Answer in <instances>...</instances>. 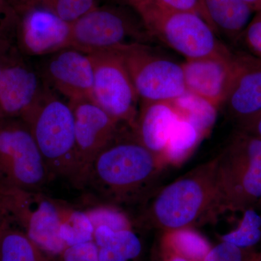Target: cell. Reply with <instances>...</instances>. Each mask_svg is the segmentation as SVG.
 <instances>
[{
	"label": "cell",
	"instance_id": "obj_1",
	"mask_svg": "<svg viewBox=\"0 0 261 261\" xmlns=\"http://www.w3.org/2000/svg\"><path fill=\"white\" fill-rule=\"evenodd\" d=\"M166 167L133 130H120L91 163L82 184L89 182L115 200H126L145 190Z\"/></svg>",
	"mask_w": 261,
	"mask_h": 261
},
{
	"label": "cell",
	"instance_id": "obj_2",
	"mask_svg": "<svg viewBox=\"0 0 261 261\" xmlns=\"http://www.w3.org/2000/svg\"><path fill=\"white\" fill-rule=\"evenodd\" d=\"M216 159V214L255 207L261 199V139L241 130Z\"/></svg>",
	"mask_w": 261,
	"mask_h": 261
},
{
	"label": "cell",
	"instance_id": "obj_3",
	"mask_svg": "<svg viewBox=\"0 0 261 261\" xmlns=\"http://www.w3.org/2000/svg\"><path fill=\"white\" fill-rule=\"evenodd\" d=\"M216 203L214 158L164 187L154 199L149 216L163 231L192 227L207 215L216 214Z\"/></svg>",
	"mask_w": 261,
	"mask_h": 261
},
{
	"label": "cell",
	"instance_id": "obj_4",
	"mask_svg": "<svg viewBox=\"0 0 261 261\" xmlns=\"http://www.w3.org/2000/svg\"><path fill=\"white\" fill-rule=\"evenodd\" d=\"M28 125L50 175L76 176L74 116L70 106L46 88L34 107L21 118Z\"/></svg>",
	"mask_w": 261,
	"mask_h": 261
},
{
	"label": "cell",
	"instance_id": "obj_5",
	"mask_svg": "<svg viewBox=\"0 0 261 261\" xmlns=\"http://www.w3.org/2000/svg\"><path fill=\"white\" fill-rule=\"evenodd\" d=\"M138 15L152 39H158L187 59L232 54L200 15L152 5L130 8Z\"/></svg>",
	"mask_w": 261,
	"mask_h": 261
},
{
	"label": "cell",
	"instance_id": "obj_6",
	"mask_svg": "<svg viewBox=\"0 0 261 261\" xmlns=\"http://www.w3.org/2000/svg\"><path fill=\"white\" fill-rule=\"evenodd\" d=\"M50 176L27 123L0 119V188L39 190Z\"/></svg>",
	"mask_w": 261,
	"mask_h": 261
},
{
	"label": "cell",
	"instance_id": "obj_7",
	"mask_svg": "<svg viewBox=\"0 0 261 261\" xmlns=\"http://www.w3.org/2000/svg\"><path fill=\"white\" fill-rule=\"evenodd\" d=\"M0 206L10 222H15L45 253L61 255L66 245L60 236L64 205L38 190L0 188Z\"/></svg>",
	"mask_w": 261,
	"mask_h": 261
},
{
	"label": "cell",
	"instance_id": "obj_8",
	"mask_svg": "<svg viewBox=\"0 0 261 261\" xmlns=\"http://www.w3.org/2000/svg\"><path fill=\"white\" fill-rule=\"evenodd\" d=\"M152 37L137 14L117 6H97L71 23V46L87 54L113 50Z\"/></svg>",
	"mask_w": 261,
	"mask_h": 261
},
{
	"label": "cell",
	"instance_id": "obj_9",
	"mask_svg": "<svg viewBox=\"0 0 261 261\" xmlns=\"http://www.w3.org/2000/svg\"><path fill=\"white\" fill-rule=\"evenodd\" d=\"M116 50L142 102H172L187 92L181 64L160 56L147 44L133 43Z\"/></svg>",
	"mask_w": 261,
	"mask_h": 261
},
{
	"label": "cell",
	"instance_id": "obj_10",
	"mask_svg": "<svg viewBox=\"0 0 261 261\" xmlns=\"http://www.w3.org/2000/svg\"><path fill=\"white\" fill-rule=\"evenodd\" d=\"M93 65L92 101L132 130L138 117V94L123 58L116 49L89 54Z\"/></svg>",
	"mask_w": 261,
	"mask_h": 261
},
{
	"label": "cell",
	"instance_id": "obj_11",
	"mask_svg": "<svg viewBox=\"0 0 261 261\" xmlns=\"http://www.w3.org/2000/svg\"><path fill=\"white\" fill-rule=\"evenodd\" d=\"M74 116L76 176L82 185L89 166L119 133L121 123L92 100L68 102Z\"/></svg>",
	"mask_w": 261,
	"mask_h": 261
},
{
	"label": "cell",
	"instance_id": "obj_12",
	"mask_svg": "<svg viewBox=\"0 0 261 261\" xmlns=\"http://www.w3.org/2000/svg\"><path fill=\"white\" fill-rule=\"evenodd\" d=\"M18 14L16 44L21 54L50 56L71 46V23L38 6Z\"/></svg>",
	"mask_w": 261,
	"mask_h": 261
},
{
	"label": "cell",
	"instance_id": "obj_13",
	"mask_svg": "<svg viewBox=\"0 0 261 261\" xmlns=\"http://www.w3.org/2000/svg\"><path fill=\"white\" fill-rule=\"evenodd\" d=\"M47 84L68 99V102L92 100L93 65L89 54L73 47L49 56L43 68Z\"/></svg>",
	"mask_w": 261,
	"mask_h": 261
},
{
	"label": "cell",
	"instance_id": "obj_14",
	"mask_svg": "<svg viewBox=\"0 0 261 261\" xmlns=\"http://www.w3.org/2000/svg\"><path fill=\"white\" fill-rule=\"evenodd\" d=\"M187 92L203 98L219 109L232 83L236 56L187 59L181 63Z\"/></svg>",
	"mask_w": 261,
	"mask_h": 261
},
{
	"label": "cell",
	"instance_id": "obj_15",
	"mask_svg": "<svg viewBox=\"0 0 261 261\" xmlns=\"http://www.w3.org/2000/svg\"><path fill=\"white\" fill-rule=\"evenodd\" d=\"M46 86L32 67L16 57L0 75V119L21 118L42 97Z\"/></svg>",
	"mask_w": 261,
	"mask_h": 261
},
{
	"label": "cell",
	"instance_id": "obj_16",
	"mask_svg": "<svg viewBox=\"0 0 261 261\" xmlns=\"http://www.w3.org/2000/svg\"><path fill=\"white\" fill-rule=\"evenodd\" d=\"M236 56V66L225 106L240 124L261 113V61L253 56Z\"/></svg>",
	"mask_w": 261,
	"mask_h": 261
},
{
	"label": "cell",
	"instance_id": "obj_17",
	"mask_svg": "<svg viewBox=\"0 0 261 261\" xmlns=\"http://www.w3.org/2000/svg\"><path fill=\"white\" fill-rule=\"evenodd\" d=\"M177 118L171 102H142L133 132L142 145L161 159Z\"/></svg>",
	"mask_w": 261,
	"mask_h": 261
},
{
	"label": "cell",
	"instance_id": "obj_18",
	"mask_svg": "<svg viewBox=\"0 0 261 261\" xmlns=\"http://www.w3.org/2000/svg\"><path fill=\"white\" fill-rule=\"evenodd\" d=\"M211 27L237 40L243 36L254 10L243 0H201Z\"/></svg>",
	"mask_w": 261,
	"mask_h": 261
},
{
	"label": "cell",
	"instance_id": "obj_19",
	"mask_svg": "<svg viewBox=\"0 0 261 261\" xmlns=\"http://www.w3.org/2000/svg\"><path fill=\"white\" fill-rule=\"evenodd\" d=\"M99 261H128L140 255L142 245L132 229L114 231L107 226L94 228Z\"/></svg>",
	"mask_w": 261,
	"mask_h": 261
},
{
	"label": "cell",
	"instance_id": "obj_20",
	"mask_svg": "<svg viewBox=\"0 0 261 261\" xmlns=\"http://www.w3.org/2000/svg\"><path fill=\"white\" fill-rule=\"evenodd\" d=\"M161 240L162 255H175L189 261H203L212 246L192 227L163 231Z\"/></svg>",
	"mask_w": 261,
	"mask_h": 261
},
{
	"label": "cell",
	"instance_id": "obj_21",
	"mask_svg": "<svg viewBox=\"0 0 261 261\" xmlns=\"http://www.w3.org/2000/svg\"><path fill=\"white\" fill-rule=\"evenodd\" d=\"M203 138L193 124L178 115L161 159L166 166H180L191 155Z\"/></svg>",
	"mask_w": 261,
	"mask_h": 261
},
{
	"label": "cell",
	"instance_id": "obj_22",
	"mask_svg": "<svg viewBox=\"0 0 261 261\" xmlns=\"http://www.w3.org/2000/svg\"><path fill=\"white\" fill-rule=\"evenodd\" d=\"M171 102L178 116L190 122L204 137L214 126L219 109L203 98L187 91Z\"/></svg>",
	"mask_w": 261,
	"mask_h": 261
},
{
	"label": "cell",
	"instance_id": "obj_23",
	"mask_svg": "<svg viewBox=\"0 0 261 261\" xmlns=\"http://www.w3.org/2000/svg\"><path fill=\"white\" fill-rule=\"evenodd\" d=\"M39 247L20 228L9 224L0 237V261H49Z\"/></svg>",
	"mask_w": 261,
	"mask_h": 261
},
{
	"label": "cell",
	"instance_id": "obj_24",
	"mask_svg": "<svg viewBox=\"0 0 261 261\" xmlns=\"http://www.w3.org/2000/svg\"><path fill=\"white\" fill-rule=\"evenodd\" d=\"M94 228L85 211L64 205L62 211L60 236L67 247L93 241Z\"/></svg>",
	"mask_w": 261,
	"mask_h": 261
},
{
	"label": "cell",
	"instance_id": "obj_25",
	"mask_svg": "<svg viewBox=\"0 0 261 261\" xmlns=\"http://www.w3.org/2000/svg\"><path fill=\"white\" fill-rule=\"evenodd\" d=\"M243 213L238 227L221 237V241L240 248H253L261 240V214L255 207Z\"/></svg>",
	"mask_w": 261,
	"mask_h": 261
},
{
	"label": "cell",
	"instance_id": "obj_26",
	"mask_svg": "<svg viewBox=\"0 0 261 261\" xmlns=\"http://www.w3.org/2000/svg\"><path fill=\"white\" fill-rule=\"evenodd\" d=\"M34 6L44 8L72 23L98 5L97 0H34L32 7Z\"/></svg>",
	"mask_w": 261,
	"mask_h": 261
},
{
	"label": "cell",
	"instance_id": "obj_27",
	"mask_svg": "<svg viewBox=\"0 0 261 261\" xmlns=\"http://www.w3.org/2000/svg\"><path fill=\"white\" fill-rule=\"evenodd\" d=\"M94 228L107 226L114 231L132 229L130 220L121 209L112 205H98L85 211Z\"/></svg>",
	"mask_w": 261,
	"mask_h": 261
},
{
	"label": "cell",
	"instance_id": "obj_28",
	"mask_svg": "<svg viewBox=\"0 0 261 261\" xmlns=\"http://www.w3.org/2000/svg\"><path fill=\"white\" fill-rule=\"evenodd\" d=\"M203 261H261V252L244 249L221 241L206 255Z\"/></svg>",
	"mask_w": 261,
	"mask_h": 261
},
{
	"label": "cell",
	"instance_id": "obj_29",
	"mask_svg": "<svg viewBox=\"0 0 261 261\" xmlns=\"http://www.w3.org/2000/svg\"><path fill=\"white\" fill-rule=\"evenodd\" d=\"M122 1L128 5L130 8L138 5H152V6L168 10L192 12L200 15L210 25L201 0H122Z\"/></svg>",
	"mask_w": 261,
	"mask_h": 261
},
{
	"label": "cell",
	"instance_id": "obj_30",
	"mask_svg": "<svg viewBox=\"0 0 261 261\" xmlns=\"http://www.w3.org/2000/svg\"><path fill=\"white\" fill-rule=\"evenodd\" d=\"M18 23L19 14L14 7L8 0H0V42L16 44Z\"/></svg>",
	"mask_w": 261,
	"mask_h": 261
},
{
	"label": "cell",
	"instance_id": "obj_31",
	"mask_svg": "<svg viewBox=\"0 0 261 261\" xmlns=\"http://www.w3.org/2000/svg\"><path fill=\"white\" fill-rule=\"evenodd\" d=\"M61 261H99L98 247L94 241L67 247Z\"/></svg>",
	"mask_w": 261,
	"mask_h": 261
},
{
	"label": "cell",
	"instance_id": "obj_32",
	"mask_svg": "<svg viewBox=\"0 0 261 261\" xmlns=\"http://www.w3.org/2000/svg\"><path fill=\"white\" fill-rule=\"evenodd\" d=\"M242 37L252 56L261 61V12L252 18Z\"/></svg>",
	"mask_w": 261,
	"mask_h": 261
},
{
	"label": "cell",
	"instance_id": "obj_33",
	"mask_svg": "<svg viewBox=\"0 0 261 261\" xmlns=\"http://www.w3.org/2000/svg\"><path fill=\"white\" fill-rule=\"evenodd\" d=\"M21 55L15 44L0 43V75L10 61Z\"/></svg>",
	"mask_w": 261,
	"mask_h": 261
},
{
	"label": "cell",
	"instance_id": "obj_34",
	"mask_svg": "<svg viewBox=\"0 0 261 261\" xmlns=\"http://www.w3.org/2000/svg\"><path fill=\"white\" fill-rule=\"evenodd\" d=\"M242 130L261 139V113L241 123Z\"/></svg>",
	"mask_w": 261,
	"mask_h": 261
},
{
	"label": "cell",
	"instance_id": "obj_35",
	"mask_svg": "<svg viewBox=\"0 0 261 261\" xmlns=\"http://www.w3.org/2000/svg\"><path fill=\"white\" fill-rule=\"evenodd\" d=\"M9 220L7 218L4 211L3 210L1 206H0V237H1L2 233H3L5 228L9 224Z\"/></svg>",
	"mask_w": 261,
	"mask_h": 261
},
{
	"label": "cell",
	"instance_id": "obj_36",
	"mask_svg": "<svg viewBox=\"0 0 261 261\" xmlns=\"http://www.w3.org/2000/svg\"><path fill=\"white\" fill-rule=\"evenodd\" d=\"M34 0H19L15 10L18 11V13H20V12L23 11V10L31 8L33 3H34Z\"/></svg>",
	"mask_w": 261,
	"mask_h": 261
},
{
	"label": "cell",
	"instance_id": "obj_37",
	"mask_svg": "<svg viewBox=\"0 0 261 261\" xmlns=\"http://www.w3.org/2000/svg\"><path fill=\"white\" fill-rule=\"evenodd\" d=\"M255 12H261V0H243Z\"/></svg>",
	"mask_w": 261,
	"mask_h": 261
},
{
	"label": "cell",
	"instance_id": "obj_38",
	"mask_svg": "<svg viewBox=\"0 0 261 261\" xmlns=\"http://www.w3.org/2000/svg\"><path fill=\"white\" fill-rule=\"evenodd\" d=\"M163 261H189L175 255H162Z\"/></svg>",
	"mask_w": 261,
	"mask_h": 261
},
{
	"label": "cell",
	"instance_id": "obj_39",
	"mask_svg": "<svg viewBox=\"0 0 261 261\" xmlns=\"http://www.w3.org/2000/svg\"><path fill=\"white\" fill-rule=\"evenodd\" d=\"M255 208L261 214V199L259 200V202H257L256 205H255Z\"/></svg>",
	"mask_w": 261,
	"mask_h": 261
},
{
	"label": "cell",
	"instance_id": "obj_40",
	"mask_svg": "<svg viewBox=\"0 0 261 261\" xmlns=\"http://www.w3.org/2000/svg\"><path fill=\"white\" fill-rule=\"evenodd\" d=\"M10 2V4L13 5L14 8H16L17 5H18V3L19 0H8Z\"/></svg>",
	"mask_w": 261,
	"mask_h": 261
}]
</instances>
